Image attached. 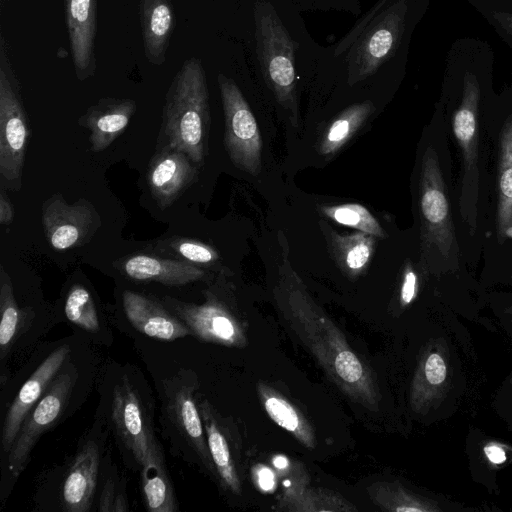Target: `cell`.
<instances>
[{"label":"cell","instance_id":"1","mask_svg":"<svg viewBox=\"0 0 512 512\" xmlns=\"http://www.w3.org/2000/svg\"><path fill=\"white\" fill-rule=\"evenodd\" d=\"M210 129L209 93L198 57L181 65L166 94L163 130L167 147L185 153L199 165L207 152Z\"/></svg>","mask_w":512,"mask_h":512},{"label":"cell","instance_id":"2","mask_svg":"<svg viewBox=\"0 0 512 512\" xmlns=\"http://www.w3.org/2000/svg\"><path fill=\"white\" fill-rule=\"evenodd\" d=\"M257 53L265 80L277 101L296 121L295 46L275 11L267 4L257 8Z\"/></svg>","mask_w":512,"mask_h":512},{"label":"cell","instance_id":"3","mask_svg":"<svg viewBox=\"0 0 512 512\" xmlns=\"http://www.w3.org/2000/svg\"><path fill=\"white\" fill-rule=\"evenodd\" d=\"M218 84L225 118V149L237 168L256 176L261 171L262 139L254 114L231 78L220 73Z\"/></svg>","mask_w":512,"mask_h":512},{"label":"cell","instance_id":"4","mask_svg":"<svg viewBox=\"0 0 512 512\" xmlns=\"http://www.w3.org/2000/svg\"><path fill=\"white\" fill-rule=\"evenodd\" d=\"M10 65L1 39L0 68V174L18 189L29 136L26 113L20 94L12 82Z\"/></svg>","mask_w":512,"mask_h":512},{"label":"cell","instance_id":"5","mask_svg":"<svg viewBox=\"0 0 512 512\" xmlns=\"http://www.w3.org/2000/svg\"><path fill=\"white\" fill-rule=\"evenodd\" d=\"M407 4L399 0L378 15L349 56L350 84L374 74L397 50L405 28Z\"/></svg>","mask_w":512,"mask_h":512},{"label":"cell","instance_id":"6","mask_svg":"<svg viewBox=\"0 0 512 512\" xmlns=\"http://www.w3.org/2000/svg\"><path fill=\"white\" fill-rule=\"evenodd\" d=\"M112 420L122 444L134 458L138 469L164 460L141 401L127 381L114 389Z\"/></svg>","mask_w":512,"mask_h":512},{"label":"cell","instance_id":"7","mask_svg":"<svg viewBox=\"0 0 512 512\" xmlns=\"http://www.w3.org/2000/svg\"><path fill=\"white\" fill-rule=\"evenodd\" d=\"M75 380L74 373L59 374L24 420L8 453V467L14 477L25 468L39 437L60 417Z\"/></svg>","mask_w":512,"mask_h":512},{"label":"cell","instance_id":"8","mask_svg":"<svg viewBox=\"0 0 512 512\" xmlns=\"http://www.w3.org/2000/svg\"><path fill=\"white\" fill-rule=\"evenodd\" d=\"M42 212L46 239L58 251L84 245L101 225L95 207L86 199L70 204L54 194L44 202Z\"/></svg>","mask_w":512,"mask_h":512},{"label":"cell","instance_id":"9","mask_svg":"<svg viewBox=\"0 0 512 512\" xmlns=\"http://www.w3.org/2000/svg\"><path fill=\"white\" fill-rule=\"evenodd\" d=\"M420 208L426 240L446 251L453 238L449 204L437 155L431 148L426 150L422 161Z\"/></svg>","mask_w":512,"mask_h":512},{"label":"cell","instance_id":"10","mask_svg":"<svg viewBox=\"0 0 512 512\" xmlns=\"http://www.w3.org/2000/svg\"><path fill=\"white\" fill-rule=\"evenodd\" d=\"M69 351L68 345H61L55 349L19 390L7 412L3 425L2 448L4 452L9 453L24 420L58 376Z\"/></svg>","mask_w":512,"mask_h":512},{"label":"cell","instance_id":"11","mask_svg":"<svg viewBox=\"0 0 512 512\" xmlns=\"http://www.w3.org/2000/svg\"><path fill=\"white\" fill-rule=\"evenodd\" d=\"M195 164L185 153L166 147L151 160L147 183L161 209L170 207L195 181Z\"/></svg>","mask_w":512,"mask_h":512},{"label":"cell","instance_id":"12","mask_svg":"<svg viewBox=\"0 0 512 512\" xmlns=\"http://www.w3.org/2000/svg\"><path fill=\"white\" fill-rule=\"evenodd\" d=\"M70 49L78 80L95 74L97 0H66Z\"/></svg>","mask_w":512,"mask_h":512},{"label":"cell","instance_id":"13","mask_svg":"<svg viewBox=\"0 0 512 512\" xmlns=\"http://www.w3.org/2000/svg\"><path fill=\"white\" fill-rule=\"evenodd\" d=\"M123 308L129 322L142 334L163 341H174L192 334L191 330L165 305L134 291L123 293Z\"/></svg>","mask_w":512,"mask_h":512},{"label":"cell","instance_id":"14","mask_svg":"<svg viewBox=\"0 0 512 512\" xmlns=\"http://www.w3.org/2000/svg\"><path fill=\"white\" fill-rule=\"evenodd\" d=\"M193 394L194 388L188 381H171L166 385V411L186 444L192 447L205 463H210V452L204 437L205 429Z\"/></svg>","mask_w":512,"mask_h":512},{"label":"cell","instance_id":"15","mask_svg":"<svg viewBox=\"0 0 512 512\" xmlns=\"http://www.w3.org/2000/svg\"><path fill=\"white\" fill-rule=\"evenodd\" d=\"M136 110L132 99L102 98L79 117V125L90 131L93 152L108 148L128 127Z\"/></svg>","mask_w":512,"mask_h":512},{"label":"cell","instance_id":"16","mask_svg":"<svg viewBox=\"0 0 512 512\" xmlns=\"http://www.w3.org/2000/svg\"><path fill=\"white\" fill-rule=\"evenodd\" d=\"M100 454L98 446L87 441L77 452L61 488V502L69 512L90 510L97 484Z\"/></svg>","mask_w":512,"mask_h":512},{"label":"cell","instance_id":"17","mask_svg":"<svg viewBox=\"0 0 512 512\" xmlns=\"http://www.w3.org/2000/svg\"><path fill=\"white\" fill-rule=\"evenodd\" d=\"M164 305L169 308L192 334L201 339L233 343L236 340V328L227 312L215 302L202 305L182 302L172 297H164Z\"/></svg>","mask_w":512,"mask_h":512},{"label":"cell","instance_id":"18","mask_svg":"<svg viewBox=\"0 0 512 512\" xmlns=\"http://www.w3.org/2000/svg\"><path fill=\"white\" fill-rule=\"evenodd\" d=\"M121 269L133 280L154 281L166 286H183L205 276V271L196 265L149 254H135L126 258Z\"/></svg>","mask_w":512,"mask_h":512},{"label":"cell","instance_id":"19","mask_svg":"<svg viewBox=\"0 0 512 512\" xmlns=\"http://www.w3.org/2000/svg\"><path fill=\"white\" fill-rule=\"evenodd\" d=\"M139 16L144 53L149 63L160 66L166 60L175 13L171 0H140Z\"/></svg>","mask_w":512,"mask_h":512},{"label":"cell","instance_id":"20","mask_svg":"<svg viewBox=\"0 0 512 512\" xmlns=\"http://www.w3.org/2000/svg\"><path fill=\"white\" fill-rule=\"evenodd\" d=\"M327 244L336 264L348 275L356 276L369 265L375 250V236L357 231L338 234L322 225Z\"/></svg>","mask_w":512,"mask_h":512},{"label":"cell","instance_id":"21","mask_svg":"<svg viewBox=\"0 0 512 512\" xmlns=\"http://www.w3.org/2000/svg\"><path fill=\"white\" fill-rule=\"evenodd\" d=\"M479 96L477 77L467 72L464 77L462 101L453 118L454 134L463 149L467 166L473 164L475 159Z\"/></svg>","mask_w":512,"mask_h":512},{"label":"cell","instance_id":"22","mask_svg":"<svg viewBox=\"0 0 512 512\" xmlns=\"http://www.w3.org/2000/svg\"><path fill=\"white\" fill-rule=\"evenodd\" d=\"M374 110L375 107L371 101L356 103L346 108L324 132L319 146L320 153L327 156L339 151Z\"/></svg>","mask_w":512,"mask_h":512},{"label":"cell","instance_id":"23","mask_svg":"<svg viewBox=\"0 0 512 512\" xmlns=\"http://www.w3.org/2000/svg\"><path fill=\"white\" fill-rule=\"evenodd\" d=\"M199 410L207 436L210 456L224 483L236 492L239 490V482L233 467L227 440L212 418L209 406L202 403Z\"/></svg>","mask_w":512,"mask_h":512},{"label":"cell","instance_id":"24","mask_svg":"<svg viewBox=\"0 0 512 512\" xmlns=\"http://www.w3.org/2000/svg\"><path fill=\"white\" fill-rule=\"evenodd\" d=\"M498 227L502 233L512 225V119L502 130L499 154Z\"/></svg>","mask_w":512,"mask_h":512},{"label":"cell","instance_id":"25","mask_svg":"<svg viewBox=\"0 0 512 512\" xmlns=\"http://www.w3.org/2000/svg\"><path fill=\"white\" fill-rule=\"evenodd\" d=\"M0 360L2 368L16 338L22 311L16 302L12 282L5 271L0 267Z\"/></svg>","mask_w":512,"mask_h":512},{"label":"cell","instance_id":"26","mask_svg":"<svg viewBox=\"0 0 512 512\" xmlns=\"http://www.w3.org/2000/svg\"><path fill=\"white\" fill-rule=\"evenodd\" d=\"M320 211L336 223L375 237H385V232L376 218L366 207L358 203L325 205L320 207Z\"/></svg>","mask_w":512,"mask_h":512},{"label":"cell","instance_id":"27","mask_svg":"<svg viewBox=\"0 0 512 512\" xmlns=\"http://www.w3.org/2000/svg\"><path fill=\"white\" fill-rule=\"evenodd\" d=\"M64 312L72 324L89 333H97L101 328L94 300L90 292L80 284L70 288L65 300Z\"/></svg>","mask_w":512,"mask_h":512},{"label":"cell","instance_id":"28","mask_svg":"<svg viewBox=\"0 0 512 512\" xmlns=\"http://www.w3.org/2000/svg\"><path fill=\"white\" fill-rule=\"evenodd\" d=\"M163 253L175 256L193 265H210L219 259L218 252L210 245L186 237H174L162 243Z\"/></svg>","mask_w":512,"mask_h":512},{"label":"cell","instance_id":"29","mask_svg":"<svg viewBox=\"0 0 512 512\" xmlns=\"http://www.w3.org/2000/svg\"><path fill=\"white\" fill-rule=\"evenodd\" d=\"M264 406L274 422L295 433L307 445L310 444V438L303 431L299 415L288 402L277 396H267L264 398Z\"/></svg>","mask_w":512,"mask_h":512},{"label":"cell","instance_id":"30","mask_svg":"<svg viewBox=\"0 0 512 512\" xmlns=\"http://www.w3.org/2000/svg\"><path fill=\"white\" fill-rule=\"evenodd\" d=\"M335 370L346 382L354 383L363 376V368L358 358L350 351H341L335 358Z\"/></svg>","mask_w":512,"mask_h":512},{"label":"cell","instance_id":"31","mask_svg":"<svg viewBox=\"0 0 512 512\" xmlns=\"http://www.w3.org/2000/svg\"><path fill=\"white\" fill-rule=\"evenodd\" d=\"M446 365L442 357L436 353L431 354L425 364L427 380L434 385L441 384L446 378Z\"/></svg>","mask_w":512,"mask_h":512},{"label":"cell","instance_id":"32","mask_svg":"<svg viewBox=\"0 0 512 512\" xmlns=\"http://www.w3.org/2000/svg\"><path fill=\"white\" fill-rule=\"evenodd\" d=\"M417 287V276L414 270L407 266L404 273L403 283L401 287V301L409 304L415 297Z\"/></svg>","mask_w":512,"mask_h":512},{"label":"cell","instance_id":"33","mask_svg":"<svg viewBox=\"0 0 512 512\" xmlns=\"http://www.w3.org/2000/svg\"><path fill=\"white\" fill-rule=\"evenodd\" d=\"M113 481L108 480L102 490L99 500V511H113V504L116 498Z\"/></svg>","mask_w":512,"mask_h":512},{"label":"cell","instance_id":"34","mask_svg":"<svg viewBox=\"0 0 512 512\" xmlns=\"http://www.w3.org/2000/svg\"><path fill=\"white\" fill-rule=\"evenodd\" d=\"M14 218V210L10 199L4 191L0 193V223L10 225Z\"/></svg>","mask_w":512,"mask_h":512},{"label":"cell","instance_id":"35","mask_svg":"<svg viewBox=\"0 0 512 512\" xmlns=\"http://www.w3.org/2000/svg\"><path fill=\"white\" fill-rule=\"evenodd\" d=\"M257 480L260 488L264 491H272L275 487V476L267 467H259L257 470Z\"/></svg>","mask_w":512,"mask_h":512},{"label":"cell","instance_id":"36","mask_svg":"<svg viewBox=\"0 0 512 512\" xmlns=\"http://www.w3.org/2000/svg\"><path fill=\"white\" fill-rule=\"evenodd\" d=\"M492 16L501 28L512 35V13L497 11L493 12Z\"/></svg>","mask_w":512,"mask_h":512},{"label":"cell","instance_id":"37","mask_svg":"<svg viewBox=\"0 0 512 512\" xmlns=\"http://www.w3.org/2000/svg\"><path fill=\"white\" fill-rule=\"evenodd\" d=\"M484 451L486 456L492 463L499 464L504 462L506 459L505 452L498 446H487L485 447Z\"/></svg>","mask_w":512,"mask_h":512},{"label":"cell","instance_id":"38","mask_svg":"<svg viewBox=\"0 0 512 512\" xmlns=\"http://www.w3.org/2000/svg\"><path fill=\"white\" fill-rule=\"evenodd\" d=\"M273 464L278 469H284L288 466V460L284 456H276L273 459Z\"/></svg>","mask_w":512,"mask_h":512},{"label":"cell","instance_id":"39","mask_svg":"<svg viewBox=\"0 0 512 512\" xmlns=\"http://www.w3.org/2000/svg\"><path fill=\"white\" fill-rule=\"evenodd\" d=\"M503 234L505 235V237H509V238H512V225L508 226Z\"/></svg>","mask_w":512,"mask_h":512},{"label":"cell","instance_id":"40","mask_svg":"<svg viewBox=\"0 0 512 512\" xmlns=\"http://www.w3.org/2000/svg\"><path fill=\"white\" fill-rule=\"evenodd\" d=\"M509 1H512V0H509Z\"/></svg>","mask_w":512,"mask_h":512}]
</instances>
